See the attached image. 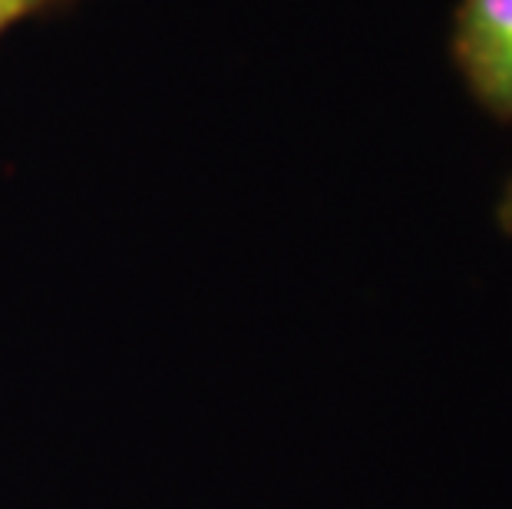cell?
<instances>
[{"label":"cell","mask_w":512,"mask_h":509,"mask_svg":"<svg viewBox=\"0 0 512 509\" xmlns=\"http://www.w3.org/2000/svg\"><path fill=\"white\" fill-rule=\"evenodd\" d=\"M460 43L479 90L512 106V0H466Z\"/></svg>","instance_id":"obj_1"},{"label":"cell","mask_w":512,"mask_h":509,"mask_svg":"<svg viewBox=\"0 0 512 509\" xmlns=\"http://www.w3.org/2000/svg\"><path fill=\"white\" fill-rule=\"evenodd\" d=\"M24 17L27 14H24V7H20V0H0V37H4L7 30Z\"/></svg>","instance_id":"obj_2"},{"label":"cell","mask_w":512,"mask_h":509,"mask_svg":"<svg viewBox=\"0 0 512 509\" xmlns=\"http://www.w3.org/2000/svg\"><path fill=\"white\" fill-rule=\"evenodd\" d=\"M60 4H70V0H20V7H24L27 17L43 14V10H53V7H60Z\"/></svg>","instance_id":"obj_3"}]
</instances>
